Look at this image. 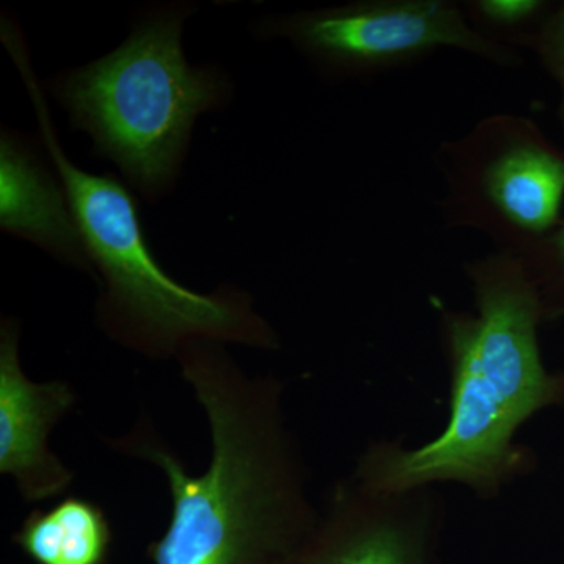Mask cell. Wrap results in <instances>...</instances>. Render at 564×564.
Segmentation results:
<instances>
[{
  "instance_id": "cell-1",
  "label": "cell",
  "mask_w": 564,
  "mask_h": 564,
  "mask_svg": "<svg viewBox=\"0 0 564 564\" xmlns=\"http://www.w3.org/2000/svg\"><path fill=\"white\" fill-rule=\"evenodd\" d=\"M182 377L202 404L212 459L192 475L140 425L118 447L161 467L172 494V518L148 547L152 564H265L317 524L307 470L272 375L251 377L225 344L195 343L177 356Z\"/></svg>"
},
{
  "instance_id": "cell-2",
  "label": "cell",
  "mask_w": 564,
  "mask_h": 564,
  "mask_svg": "<svg viewBox=\"0 0 564 564\" xmlns=\"http://www.w3.org/2000/svg\"><path fill=\"white\" fill-rule=\"evenodd\" d=\"M474 311L441 307V336L451 367V415L421 447L375 444L355 478L375 492H406L451 481L484 499L533 469L516 433L533 415L564 408V372L545 367L543 302L524 263L494 251L466 263Z\"/></svg>"
},
{
  "instance_id": "cell-3",
  "label": "cell",
  "mask_w": 564,
  "mask_h": 564,
  "mask_svg": "<svg viewBox=\"0 0 564 564\" xmlns=\"http://www.w3.org/2000/svg\"><path fill=\"white\" fill-rule=\"evenodd\" d=\"M35 107L40 139L61 176L93 276L96 323L121 347L148 359H177L195 343L240 344L278 350L280 337L247 293L223 285L199 293L174 281L147 242L132 193L111 174L79 169L63 151L46 99L20 32L3 40Z\"/></svg>"
},
{
  "instance_id": "cell-4",
  "label": "cell",
  "mask_w": 564,
  "mask_h": 564,
  "mask_svg": "<svg viewBox=\"0 0 564 564\" xmlns=\"http://www.w3.org/2000/svg\"><path fill=\"white\" fill-rule=\"evenodd\" d=\"M193 11L184 3L147 11L120 47L47 84L73 128L152 203L176 184L199 115L232 95L220 69L185 58L182 31Z\"/></svg>"
},
{
  "instance_id": "cell-5",
  "label": "cell",
  "mask_w": 564,
  "mask_h": 564,
  "mask_svg": "<svg viewBox=\"0 0 564 564\" xmlns=\"http://www.w3.org/2000/svg\"><path fill=\"white\" fill-rule=\"evenodd\" d=\"M445 226L470 229L522 258L562 225L564 150L532 118L496 113L437 147Z\"/></svg>"
},
{
  "instance_id": "cell-6",
  "label": "cell",
  "mask_w": 564,
  "mask_h": 564,
  "mask_svg": "<svg viewBox=\"0 0 564 564\" xmlns=\"http://www.w3.org/2000/svg\"><path fill=\"white\" fill-rule=\"evenodd\" d=\"M256 33L289 41L329 79H367L447 50L503 69L522 63L518 50L475 31L455 0H356L272 14Z\"/></svg>"
},
{
  "instance_id": "cell-7",
  "label": "cell",
  "mask_w": 564,
  "mask_h": 564,
  "mask_svg": "<svg viewBox=\"0 0 564 564\" xmlns=\"http://www.w3.org/2000/svg\"><path fill=\"white\" fill-rule=\"evenodd\" d=\"M444 511L432 489L375 492L355 478L299 544L265 564H441Z\"/></svg>"
},
{
  "instance_id": "cell-8",
  "label": "cell",
  "mask_w": 564,
  "mask_h": 564,
  "mask_svg": "<svg viewBox=\"0 0 564 564\" xmlns=\"http://www.w3.org/2000/svg\"><path fill=\"white\" fill-rule=\"evenodd\" d=\"M20 322L0 325V473L11 475L25 502L62 496L73 473L50 451L52 429L69 413L76 393L68 383H33L22 372Z\"/></svg>"
},
{
  "instance_id": "cell-9",
  "label": "cell",
  "mask_w": 564,
  "mask_h": 564,
  "mask_svg": "<svg viewBox=\"0 0 564 564\" xmlns=\"http://www.w3.org/2000/svg\"><path fill=\"white\" fill-rule=\"evenodd\" d=\"M61 176L29 137L0 133V228L66 265L91 273L79 226Z\"/></svg>"
},
{
  "instance_id": "cell-10",
  "label": "cell",
  "mask_w": 564,
  "mask_h": 564,
  "mask_svg": "<svg viewBox=\"0 0 564 564\" xmlns=\"http://www.w3.org/2000/svg\"><path fill=\"white\" fill-rule=\"evenodd\" d=\"M111 541L106 513L82 497H66L51 510L32 511L13 536L33 564H107Z\"/></svg>"
},
{
  "instance_id": "cell-11",
  "label": "cell",
  "mask_w": 564,
  "mask_h": 564,
  "mask_svg": "<svg viewBox=\"0 0 564 564\" xmlns=\"http://www.w3.org/2000/svg\"><path fill=\"white\" fill-rule=\"evenodd\" d=\"M463 9L486 39L513 47L540 28L554 3L545 0H466Z\"/></svg>"
},
{
  "instance_id": "cell-12",
  "label": "cell",
  "mask_w": 564,
  "mask_h": 564,
  "mask_svg": "<svg viewBox=\"0 0 564 564\" xmlns=\"http://www.w3.org/2000/svg\"><path fill=\"white\" fill-rule=\"evenodd\" d=\"M519 259L536 285L545 321L564 317V220L543 242Z\"/></svg>"
},
{
  "instance_id": "cell-13",
  "label": "cell",
  "mask_w": 564,
  "mask_h": 564,
  "mask_svg": "<svg viewBox=\"0 0 564 564\" xmlns=\"http://www.w3.org/2000/svg\"><path fill=\"white\" fill-rule=\"evenodd\" d=\"M518 47L533 52L555 80L560 91L556 120L564 135V2L554 3L540 28L516 43L514 50Z\"/></svg>"
}]
</instances>
